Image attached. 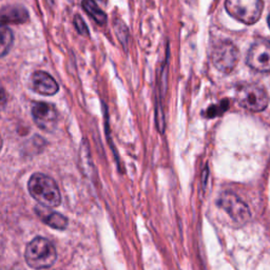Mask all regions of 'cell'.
<instances>
[{
  "label": "cell",
  "mask_w": 270,
  "mask_h": 270,
  "mask_svg": "<svg viewBox=\"0 0 270 270\" xmlns=\"http://www.w3.org/2000/svg\"><path fill=\"white\" fill-rule=\"evenodd\" d=\"M32 116L35 124L40 129L51 132L55 129L56 124H57L58 113L52 104L37 102L32 106Z\"/></svg>",
  "instance_id": "ba28073f"
},
{
  "label": "cell",
  "mask_w": 270,
  "mask_h": 270,
  "mask_svg": "<svg viewBox=\"0 0 270 270\" xmlns=\"http://www.w3.org/2000/svg\"><path fill=\"white\" fill-rule=\"evenodd\" d=\"M29 20V13L21 5H5L1 10V23L6 24H25Z\"/></svg>",
  "instance_id": "8fae6325"
},
{
  "label": "cell",
  "mask_w": 270,
  "mask_h": 270,
  "mask_svg": "<svg viewBox=\"0 0 270 270\" xmlns=\"http://www.w3.org/2000/svg\"><path fill=\"white\" fill-rule=\"evenodd\" d=\"M268 26H269V27H270V16L268 17Z\"/></svg>",
  "instance_id": "e0dca14e"
},
{
  "label": "cell",
  "mask_w": 270,
  "mask_h": 270,
  "mask_svg": "<svg viewBox=\"0 0 270 270\" xmlns=\"http://www.w3.org/2000/svg\"><path fill=\"white\" fill-rule=\"evenodd\" d=\"M31 84L36 93L51 96L57 93L59 87L54 78L44 71H37L31 76Z\"/></svg>",
  "instance_id": "9c48e42d"
},
{
  "label": "cell",
  "mask_w": 270,
  "mask_h": 270,
  "mask_svg": "<svg viewBox=\"0 0 270 270\" xmlns=\"http://www.w3.org/2000/svg\"><path fill=\"white\" fill-rule=\"evenodd\" d=\"M31 196L39 205L48 208H56L61 203V194L57 184L46 174L34 173L27 183Z\"/></svg>",
  "instance_id": "6da1fadb"
},
{
  "label": "cell",
  "mask_w": 270,
  "mask_h": 270,
  "mask_svg": "<svg viewBox=\"0 0 270 270\" xmlns=\"http://www.w3.org/2000/svg\"><path fill=\"white\" fill-rule=\"evenodd\" d=\"M74 26L77 32L80 33L82 36H89V29L88 26L84 23L83 19L81 15H75L74 16Z\"/></svg>",
  "instance_id": "9a60e30c"
},
{
  "label": "cell",
  "mask_w": 270,
  "mask_h": 270,
  "mask_svg": "<svg viewBox=\"0 0 270 270\" xmlns=\"http://www.w3.org/2000/svg\"><path fill=\"white\" fill-rule=\"evenodd\" d=\"M217 206L226 211L234 222L246 223L250 218V212L248 206L241 201V198L232 192H223L217 200Z\"/></svg>",
  "instance_id": "8992f818"
},
{
  "label": "cell",
  "mask_w": 270,
  "mask_h": 270,
  "mask_svg": "<svg viewBox=\"0 0 270 270\" xmlns=\"http://www.w3.org/2000/svg\"><path fill=\"white\" fill-rule=\"evenodd\" d=\"M47 1H48L49 3H51V4L53 3V0H47Z\"/></svg>",
  "instance_id": "2e32d148"
},
{
  "label": "cell",
  "mask_w": 270,
  "mask_h": 270,
  "mask_svg": "<svg viewBox=\"0 0 270 270\" xmlns=\"http://www.w3.org/2000/svg\"><path fill=\"white\" fill-rule=\"evenodd\" d=\"M211 60L217 70L228 74L236 68L239 61V50L231 41H221L213 47Z\"/></svg>",
  "instance_id": "277c9868"
},
{
  "label": "cell",
  "mask_w": 270,
  "mask_h": 270,
  "mask_svg": "<svg viewBox=\"0 0 270 270\" xmlns=\"http://www.w3.org/2000/svg\"><path fill=\"white\" fill-rule=\"evenodd\" d=\"M14 41V35L11 31L10 27H5V25H2L1 27V56H4L10 52L11 47Z\"/></svg>",
  "instance_id": "4fadbf2b"
},
{
  "label": "cell",
  "mask_w": 270,
  "mask_h": 270,
  "mask_svg": "<svg viewBox=\"0 0 270 270\" xmlns=\"http://www.w3.org/2000/svg\"><path fill=\"white\" fill-rule=\"evenodd\" d=\"M237 101L241 107L253 112L263 111L268 105L266 92L258 84L240 87L237 92Z\"/></svg>",
  "instance_id": "5b68a950"
},
{
  "label": "cell",
  "mask_w": 270,
  "mask_h": 270,
  "mask_svg": "<svg viewBox=\"0 0 270 270\" xmlns=\"http://www.w3.org/2000/svg\"><path fill=\"white\" fill-rule=\"evenodd\" d=\"M262 0H226L225 9L231 17L245 25H253L261 18Z\"/></svg>",
  "instance_id": "3957f363"
},
{
  "label": "cell",
  "mask_w": 270,
  "mask_h": 270,
  "mask_svg": "<svg viewBox=\"0 0 270 270\" xmlns=\"http://www.w3.org/2000/svg\"><path fill=\"white\" fill-rule=\"evenodd\" d=\"M40 206L41 207L35 208V211H36L37 216L46 225L57 230H65L67 228L69 222L65 216H62L60 213L55 211L50 212V210H48V207H45V206L42 205Z\"/></svg>",
  "instance_id": "30bf717a"
},
{
  "label": "cell",
  "mask_w": 270,
  "mask_h": 270,
  "mask_svg": "<svg viewBox=\"0 0 270 270\" xmlns=\"http://www.w3.org/2000/svg\"><path fill=\"white\" fill-rule=\"evenodd\" d=\"M82 9L88 13L90 17L95 20V23L99 26H104L107 23V17L106 13L98 8V5L95 3L94 0H82L81 1Z\"/></svg>",
  "instance_id": "7c38bea8"
},
{
  "label": "cell",
  "mask_w": 270,
  "mask_h": 270,
  "mask_svg": "<svg viewBox=\"0 0 270 270\" xmlns=\"http://www.w3.org/2000/svg\"><path fill=\"white\" fill-rule=\"evenodd\" d=\"M113 26H114V31L117 38L119 41L122 42V45L126 48L128 45V39H129V31H128V27L125 25L123 20L120 19H114V23H113Z\"/></svg>",
  "instance_id": "5bb4252c"
},
{
  "label": "cell",
  "mask_w": 270,
  "mask_h": 270,
  "mask_svg": "<svg viewBox=\"0 0 270 270\" xmlns=\"http://www.w3.org/2000/svg\"><path fill=\"white\" fill-rule=\"evenodd\" d=\"M25 260L33 269L51 268L57 260V252L51 242L38 237L27 245Z\"/></svg>",
  "instance_id": "7a4b0ae2"
},
{
  "label": "cell",
  "mask_w": 270,
  "mask_h": 270,
  "mask_svg": "<svg viewBox=\"0 0 270 270\" xmlns=\"http://www.w3.org/2000/svg\"><path fill=\"white\" fill-rule=\"evenodd\" d=\"M247 65L259 72H270V41L260 39L250 47Z\"/></svg>",
  "instance_id": "52a82bcc"
}]
</instances>
